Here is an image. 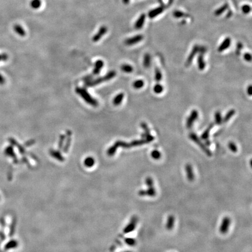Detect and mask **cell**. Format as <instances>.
Returning a JSON list of instances; mask_svg holds the SVG:
<instances>
[{"instance_id": "cell-51", "label": "cell", "mask_w": 252, "mask_h": 252, "mask_svg": "<svg viewBox=\"0 0 252 252\" xmlns=\"http://www.w3.org/2000/svg\"><path fill=\"white\" fill-rule=\"evenodd\" d=\"M130 1V0H123V3H124V4H128L129 3V2Z\"/></svg>"}, {"instance_id": "cell-34", "label": "cell", "mask_w": 252, "mask_h": 252, "mask_svg": "<svg viewBox=\"0 0 252 252\" xmlns=\"http://www.w3.org/2000/svg\"><path fill=\"white\" fill-rule=\"evenodd\" d=\"M155 78L156 81L158 82H160L162 78V72L160 71V69L158 68H156L155 70Z\"/></svg>"}, {"instance_id": "cell-17", "label": "cell", "mask_w": 252, "mask_h": 252, "mask_svg": "<svg viewBox=\"0 0 252 252\" xmlns=\"http://www.w3.org/2000/svg\"><path fill=\"white\" fill-rule=\"evenodd\" d=\"M14 30L20 36L23 37L26 35V32L25 29L20 25H18V24L15 25L14 26Z\"/></svg>"}, {"instance_id": "cell-43", "label": "cell", "mask_w": 252, "mask_h": 252, "mask_svg": "<svg viewBox=\"0 0 252 252\" xmlns=\"http://www.w3.org/2000/svg\"><path fill=\"white\" fill-rule=\"evenodd\" d=\"M18 245L17 242L15 240L11 241L10 242H9V243L8 245H6V249H11V248H15Z\"/></svg>"}, {"instance_id": "cell-19", "label": "cell", "mask_w": 252, "mask_h": 252, "mask_svg": "<svg viewBox=\"0 0 252 252\" xmlns=\"http://www.w3.org/2000/svg\"><path fill=\"white\" fill-rule=\"evenodd\" d=\"M145 15L144 14H142L139 17V18L138 19L137 21L135 23V25H134L135 28L137 29H141L144 25V23L145 22Z\"/></svg>"}, {"instance_id": "cell-29", "label": "cell", "mask_w": 252, "mask_h": 252, "mask_svg": "<svg viewBox=\"0 0 252 252\" xmlns=\"http://www.w3.org/2000/svg\"><path fill=\"white\" fill-rule=\"evenodd\" d=\"M235 114V110L234 109H231L229 110L227 113L225 115V116L224 117V119L222 120V122L224 123H227L229 121V120L232 118V117L233 115Z\"/></svg>"}, {"instance_id": "cell-21", "label": "cell", "mask_w": 252, "mask_h": 252, "mask_svg": "<svg viewBox=\"0 0 252 252\" xmlns=\"http://www.w3.org/2000/svg\"><path fill=\"white\" fill-rule=\"evenodd\" d=\"M163 11V8L162 7H158L157 8L155 9H154L152 10H151L149 12V17L151 18H155L157 16H158V15H160V13Z\"/></svg>"}, {"instance_id": "cell-48", "label": "cell", "mask_w": 252, "mask_h": 252, "mask_svg": "<svg viewBox=\"0 0 252 252\" xmlns=\"http://www.w3.org/2000/svg\"><path fill=\"white\" fill-rule=\"evenodd\" d=\"M5 83V78L0 74V85H2Z\"/></svg>"}, {"instance_id": "cell-12", "label": "cell", "mask_w": 252, "mask_h": 252, "mask_svg": "<svg viewBox=\"0 0 252 252\" xmlns=\"http://www.w3.org/2000/svg\"><path fill=\"white\" fill-rule=\"evenodd\" d=\"M104 63L101 60H98L96 61L95 64V69L93 70V74L95 75H96L99 74L100 72L101 69L103 67Z\"/></svg>"}, {"instance_id": "cell-25", "label": "cell", "mask_w": 252, "mask_h": 252, "mask_svg": "<svg viewBox=\"0 0 252 252\" xmlns=\"http://www.w3.org/2000/svg\"><path fill=\"white\" fill-rule=\"evenodd\" d=\"M115 146L118 148V147H122L124 148H131L130 146V143H127L124 141H117L115 142Z\"/></svg>"}, {"instance_id": "cell-26", "label": "cell", "mask_w": 252, "mask_h": 252, "mask_svg": "<svg viewBox=\"0 0 252 252\" xmlns=\"http://www.w3.org/2000/svg\"><path fill=\"white\" fill-rule=\"evenodd\" d=\"M30 5L34 9H39L42 5L41 0H32L30 2Z\"/></svg>"}, {"instance_id": "cell-47", "label": "cell", "mask_w": 252, "mask_h": 252, "mask_svg": "<svg viewBox=\"0 0 252 252\" xmlns=\"http://www.w3.org/2000/svg\"><path fill=\"white\" fill-rule=\"evenodd\" d=\"M183 12H182L181 11H177L175 12V13H174V16L175 17H176V18H180V17H183Z\"/></svg>"}, {"instance_id": "cell-22", "label": "cell", "mask_w": 252, "mask_h": 252, "mask_svg": "<svg viewBox=\"0 0 252 252\" xmlns=\"http://www.w3.org/2000/svg\"><path fill=\"white\" fill-rule=\"evenodd\" d=\"M151 56L149 54L147 53L144 56V60H143V66L145 68H149L151 66Z\"/></svg>"}, {"instance_id": "cell-14", "label": "cell", "mask_w": 252, "mask_h": 252, "mask_svg": "<svg viewBox=\"0 0 252 252\" xmlns=\"http://www.w3.org/2000/svg\"><path fill=\"white\" fill-rule=\"evenodd\" d=\"M230 42H231L230 39L229 38H227L218 47V51L222 52L225 50L226 49H227L230 45Z\"/></svg>"}, {"instance_id": "cell-11", "label": "cell", "mask_w": 252, "mask_h": 252, "mask_svg": "<svg viewBox=\"0 0 252 252\" xmlns=\"http://www.w3.org/2000/svg\"><path fill=\"white\" fill-rule=\"evenodd\" d=\"M143 39V36L141 35H138L133 38H129L124 41V43L127 46H131L137 44Z\"/></svg>"}, {"instance_id": "cell-1", "label": "cell", "mask_w": 252, "mask_h": 252, "mask_svg": "<svg viewBox=\"0 0 252 252\" xmlns=\"http://www.w3.org/2000/svg\"><path fill=\"white\" fill-rule=\"evenodd\" d=\"M75 92L78 95L81 96L82 98L89 105L92 106H97L98 105L97 101L92 97L91 95L87 92V91L84 88L77 87L75 89Z\"/></svg>"}, {"instance_id": "cell-37", "label": "cell", "mask_w": 252, "mask_h": 252, "mask_svg": "<svg viewBox=\"0 0 252 252\" xmlns=\"http://www.w3.org/2000/svg\"><path fill=\"white\" fill-rule=\"evenodd\" d=\"M126 243H127L129 246H134L136 244V240L133 238H126L124 239Z\"/></svg>"}, {"instance_id": "cell-13", "label": "cell", "mask_w": 252, "mask_h": 252, "mask_svg": "<svg viewBox=\"0 0 252 252\" xmlns=\"http://www.w3.org/2000/svg\"><path fill=\"white\" fill-rule=\"evenodd\" d=\"M175 218L173 215H169L166 221V228L170 230L173 228L175 226Z\"/></svg>"}, {"instance_id": "cell-44", "label": "cell", "mask_w": 252, "mask_h": 252, "mask_svg": "<svg viewBox=\"0 0 252 252\" xmlns=\"http://www.w3.org/2000/svg\"><path fill=\"white\" fill-rule=\"evenodd\" d=\"M242 11L245 14H247V13H249L251 11V6L249 5H243L242 6Z\"/></svg>"}, {"instance_id": "cell-4", "label": "cell", "mask_w": 252, "mask_h": 252, "mask_svg": "<svg viewBox=\"0 0 252 252\" xmlns=\"http://www.w3.org/2000/svg\"><path fill=\"white\" fill-rule=\"evenodd\" d=\"M138 194L140 196H148L151 197H154L157 194V191L154 187L152 186H147V188L145 190H141L138 191Z\"/></svg>"}, {"instance_id": "cell-30", "label": "cell", "mask_w": 252, "mask_h": 252, "mask_svg": "<svg viewBox=\"0 0 252 252\" xmlns=\"http://www.w3.org/2000/svg\"><path fill=\"white\" fill-rule=\"evenodd\" d=\"M214 118H215V122L217 124L220 125L222 123V116L220 113V112L217 111L215 112L214 115Z\"/></svg>"}, {"instance_id": "cell-32", "label": "cell", "mask_w": 252, "mask_h": 252, "mask_svg": "<svg viewBox=\"0 0 252 252\" xmlns=\"http://www.w3.org/2000/svg\"><path fill=\"white\" fill-rule=\"evenodd\" d=\"M84 164L87 167H92L95 164V160L92 157H87L84 160Z\"/></svg>"}, {"instance_id": "cell-50", "label": "cell", "mask_w": 252, "mask_h": 252, "mask_svg": "<svg viewBox=\"0 0 252 252\" xmlns=\"http://www.w3.org/2000/svg\"><path fill=\"white\" fill-rule=\"evenodd\" d=\"M252 86L249 85L247 88V92L249 95H252Z\"/></svg>"}, {"instance_id": "cell-38", "label": "cell", "mask_w": 252, "mask_h": 252, "mask_svg": "<svg viewBox=\"0 0 252 252\" xmlns=\"http://www.w3.org/2000/svg\"><path fill=\"white\" fill-rule=\"evenodd\" d=\"M117 148L115 146V145L112 146L110 148H109V149H108V151H107V154L109 156H113L115 155L116 151H117Z\"/></svg>"}, {"instance_id": "cell-24", "label": "cell", "mask_w": 252, "mask_h": 252, "mask_svg": "<svg viewBox=\"0 0 252 252\" xmlns=\"http://www.w3.org/2000/svg\"><path fill=\"white\" fill-rule=\"evenodd\" d=\"M213 126H214V123H211V124L209 125V126L207 127V129L206 130L203 132V134H202V135H201V138H202L203 139H204V140H205V141L207 140L208 138L209 137V132H210L211 130L212 129Z\"/></svg>"}, {"instance_id": "cell-35", "label": "cell", "mask_w": 252, "mask_h": 252, "mask_svg": "<svg viewBox=\"0 0 252 252\" xmlns=\"http://www.w3.org/2000/svg\"><path fill=\"white\" fill-rule=\"evenodd\" d=\"M151 157L155 160H160L161 157V153L158 151V150H154L152 151L151 152Z\"/></svg>"}, {"instance_id": "cell-41", "label": "cell", "mask_w": 252, "mask_h": 252, "mask_svg": "<svg viewBox=\"0 0 252 252\" xmlns=\"http://www.w3.org/2000/svg\"><path fill=\"white\" fill-rule=\"evenodd\" d=\"M66 136H65L64 134H61L60 136V139H59V142H58V148L61 149L63 147V143L64 141L66 139Z\"/></svg>"}, {"instance_id": "cell-16", "label": "cell", "mask_w": 252, "mask_h": 252, "mask_svg": "<svg viewBox=\"0 0 252 252\" xmlns=\"http://www.w3.org/2000/svg\"><path fill=\"white\" fill-rule=\"evenodd\" d=\"M197 63H198V67L200 70L203 71L204 69L206 68V64L204 61L203 54H202V53L200 54V55L199 56L198 58H197Z\"/></svg>"}, {"instance_id": "cell-28", "label": "cell", "mask_w": 252, "mask_h": 252, "mask_svg": "<svg viewBox=\"0 0 252 252\" xmlns=\"http://www.w3.org/2000/svg\"><path fill=\"white\" fill-rule=\"evenodd\" d=\"M4 152L5 154V155H6L7 156H9V157H12V158L15 157V152L14 151V148L11 146H8V147H6L4 151Z\"/></svg>"}, {"instance_id": "cell-15", "label": "cell", "mask_w": 252, "mask_h": 252, "mask_svg": "<svg viewBox=\"0 0 252 252\" xmlns=\"http://www.w3.org/2000/svg\"><path fill=\"white\" fill-rule=\"evenodd\" d=\"M71 136H72V132L71 130H67L66 132V136H67V140L65 144V147L64 148L63 151L64 152H67L69 151V148L71 144Z\"/></svg>"}, {"instance_id": "cell-20", "label": "cell", "mask_w": 252, "mask_h": 252, "mask_svg": "<svg viewBox=\"0 0 252 252\" xmlns=\"http://www.w3.org/2000/svg\"><path fill=\"white\" fill-rule=\"evenodd\" d=\"M149 142L145 138H143L142 139H138V140H134L133 141H131L130 144L131 147H138V146H140L144 144H147Z\"/></svg>"}, {"instance_id": "cell-42", "label": "cell", "mask_w": 252, "mask_h": 252, "mask_svg": "<svg viewBox=\"0 0 252 252\" xmlns=\"http://www.w3.org/2000/svg\"><path fill=\"white\" fill-rule=\"evenodd\" d=\"M141 127L144 130L145 133H150V130L149 129L147 124L145 123H144V122L141 123Z\"/></svg>"}, {"instance_id": "cell-9", "label": "cell", "mask_w": 252, "mask_h": 252, "mask_svg": "<svg viewBox=\"0 0 252 252\" xmlns=\"http://www.w3.org/2000/svg\"><path fill=\"white\" fill-rule=\"evenodd\" d=\"M108 28L106 26H102L99 31L97 32L96 34H95L93 37L92 38V41L93 42H97L99 40H100L102 36H103L107 32Z\"/></svg>"}, {"instance_id": "cell-6", "label": "cell", "mask_w": 252, "mask_h": 252, "mask_svg": "<svg viewBox=\"0 0 252 252\" xmlns=\"http://www.w3.org/2000/svg\"><path fill=\"white\" fill-rule=\"evenodd\" d=\"M199 117V113L196 110H193L191 113L186 120V127L187 129H191L193 125L194 121L197 120Z\"/></svg>"}, {"instance_id": "cell-52", "label": "cell", "mask_w": 252, "mask_h": 252, "mask_svg": "<svg viewBox=\"0 0 252 252\" xmlns=\"http://www.w3.org/2000/svg\"><path fill=\"white\" fill-rule=\"evenodd\" d=\"M130 252V251H127V252Z\"/></svg>"}, {"instance_id": "cell-3", "label": "cell", "mask_w": 252, "mask_h": 252, "mask_svg": "<svg viewBox=\"0 0 252 252\" xmlns=\"http://www.w3.org/2000/svg\"><path fill=\"white\" fill-rule=\"evenodd\" d=\"M189 138L197 145L201 149V150L206 154L208 157H211L212 156V152L211 151L207 148L206 145H205L201 140L198 137V136L194 133H190L189 134Z\"/></svg>"}, {"instance_id": "cell-5", "label": "cell", "mask_w": 252, "mask_h": 252, "mask_svg": "<svg viewBox=\"0 0 252 252\" xmlns=\"http://www.w3.org/2000/svg\"><path fill=\"white\" fill-rule=\"evenodd\" d=\"M231 224V220L228 217H225L222 219L221 224L220 227V232L222 234H225L229 230Z\"/></svg>"}, {"instance_id": "cell-40", "label": "cell", "mask_w": 252, "mask_h": 252, "mask_svg": "<svg viewBox=\"0 0 252 252\" xmlns=\"http://www.w3.org/2000/svg\"><path fill=\"white\" fill-rule=\"evenodd\" d=\"M227 7H228V6H227V4L222 6L220 9H217L216 11L215 15H221L224 11H225L226 10V9L227 8Z\"/></svg>"}, {"instance_id": "cell-18", "label": "cell", "mask_w": 252, "mask_h": 252, "mask_svg": "<svg viewBox=\"0 0 252 252\" xmlns=\"http://www.w3.org/2000/svg\"><path fill=\"white\" fill-rule=\"evenodd\" d=\"M124 95L123 93H120L118 95H117L113 100V103L114 105L115 106L120 105L124 99Z\"/></svg>"}, {"instance_id": "cell-31", "label": "cell", "mask_w": 252, "mask_h": 252, "mask_svg": "<svg viewBox=\"0 0 252 252\" xmlns=\"http://www.w3.org/2000/svg\"><path fill=\"white\" fill-rule=\"evenodd\" d=\"M9 142H10L11 143V144H12V145H15V146L19 148V151H20V152H21V153H24V152H25V149H24V148H23V147H22V146H21L19 144H18V142H17V141H16L15 139L12 138H9Z\"/></svg>"}, {"instance_id": "cell-39", "label": "cell", "mask_w": 252, "mask_h": 252, "mask_svg": "<svg viewBox=\"0 0 252 252\" xmlns=\"http://www.w3.org/2000/svg\"><path fill=\"white\" fill-rule=\"evenodd\" d=\"M228 147L230 150L233 152H236L238 151V148L236 144L233 142H230L228 144Z\"/></svg>"}, {"instance_id": "cell-10", "label": "cell", "mask_w": 252, "mask_h": 252, "mask_svg": "<svg viewBox=\"0 0 252 252\" xmlns=\"http://www.w3.org/2000/svg\"><path fill=\"white\" fill-rule=\"evenodd\" d=\"M185 172L187 179L188 181H193L194 179V173L192 166L190 164H186L185 166Z\"/></svg>"}, {"instance_id": "cell-8", "label": "cell", "mask_w": 252, "mask_h": 252, "mask_svg": "<svg viewBox=\"0 0 252 252\" xmlns=\"http://www.w3.org/2000/svg\"><path fill=\"white\" fill-rule=\"evenodd\" d=\"M199 51V46L197 45H195L193 47L191 53H190L185 63V66L188 67L190 66V64L192 63L193 60L195 57V56L196 55V54Z\"/></svg>"}, {"instance_id": "cell-2", "label": "cell", "mask_w": 252, "mask_h": 252, "mask_svg": "<svg viewBox=\"0 0 252 252\" xmlns=\"http://www.w3.org/2000/svg\"><path fill=\"white\" fill-rule=\"evenodd\" d=\"M116 75V72L114 70L110 71L103 77H100L96 79L91 80L88 82H86L85 86L88 87H94V86L97 85L103 82L110 80L111 79L113 78Z\"/></svg>"}, {"instance_id": "cell-7", "label": "cell", "mask_w": 252, "mask_h": 252, "mask_svg": "<svg viewBox=\"0 0 252 252\" xmlns=\"http://www.w3.org/2000/svg\"><path fill=\"white\" fill-rule=\"evenodd\" d=\"M137 222V217L136 216L132 217L129 224L127 225V227H126V228L124 229V233H128L133 232L134 229H136Z\"/></svg>"}, {"instance_id": "cell-46", "label": "cell", "mask_w": 252, "mask_h": 252, "mask_svg": "<svg viewBox=\"0 0 252 252\" xmlns=\"http://www.w3.org/2000/svg\"><path fill=\"white\" fill-rule=\"evenodd\" d=\"M244 58L246 61L250 62L252 60V56L250 53H245L244 55Z\"/></svg>"}, {"instance_id": "cell-36", "label": "cell", "mask_w": 252, "mask_h": 252, "mask_svg": "<svg viewBox=\"0 0 252 252\" xmlns=\"http://www.w3.org/2000/svg\"><path fill=\"white\" fill-rule=\"evenodd\" d=\"M163 88L160 84H157L154 87V91L157 94H160L163 92Z\"/></svg>"}, {"instance_id": "cell-45", "label": "cell", "mask_w": 252, "mask_h": 252, "mask_svg": "<svg viewBox=\"0 0 252 252\" xmlns=\"http://www.w3.org/2000/svg\"><path fill=\"white\" fill-rule=\"evenodd\" d=\"M8 56L6 53H1L0 54V62L5 61L8 60Z\"/></svg>"}, {"instance_id": "cell-23", "label": "cell", "mask_w": 252, "mask_h": 252, "mask_svg": "<svg viewBox=\"0 0 252 252\" xmlns=\"http://www.w3.org/2000/svg\"><path fill=\"white\" fill-rule=\"evenodd\" d=\"M50 155L53 157H54V158H56V159H57V160H60V161H63V160H64V158H63V157L60 154V153L58 152V151H55V150H53V149H51L50 151Z\"/></svg>"}, {"instance_id": "cell-33", "label": "cell", "mask_w": 252, "mask_h": 252, "mask_svg": "<svg viewBox=\"0 0 252 252\" xmlns=\"http://www.w3.org/2000/svg\"><path fill=\"white\" fill-rule=\"evenodd\" d=\"M133 85L135 89L139 90V89H140L144 87V81H142L141 79H138V80H137V81L134 82Z\"/></svg>"}, {"instance_id": "cell-27", "label": "cell", "mask_w": 252, "mask_h": 252, "mask_svg": "<svg viewBox=\"0 0 252 252\" xmlns=\"http://www.w3.org/2000/svg\"><path fill=\"white\" fill-rule=\"evenodd\" d=\"M120 69L122 71L126 72V73H131L134 70L133 67L131 65L127 64H124L121 65Z\"/></svg>"}, {"instance_id": "cell-49", "label": "cell", "mask_w": 252, "mask_h": 252, "mask_svg": "<svg viewBox=\"0 0 252 252\" xmlns=\"http://www.w3.org/2000/svg\"><path fill=\"white\" fill-rule=\"evenodd\" d=\"M35 142V141L34 139L29 140V141H27V142H26V146H30V145H33Z\"/></svg>"}]
</instances>
